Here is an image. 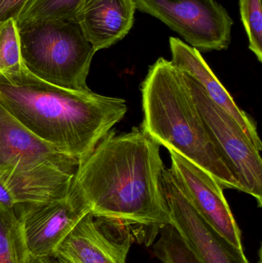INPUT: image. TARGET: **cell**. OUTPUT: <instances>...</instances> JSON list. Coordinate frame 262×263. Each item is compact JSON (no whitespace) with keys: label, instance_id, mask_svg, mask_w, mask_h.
I'll return each instance as SVG.
<instances>
[{"label":"cell","instance_id":"ffe728a7","mask_svg":"<svg viewBox=\"0 0 262 263\" xmlns=\"http://www.w3.org/2000/svg\"><path fill=\"white\" fill-rule=\"evenodd\" d=\"M27 263H58L54 257L40 258L29 255Z\"/></svg>","mask_w":262,"mask_h":263},{"label":"cell","instance_id":"277c9868","mask_svg":"<svg viewBox=\"0 0 262 263\" xmlns=\"http://www.w3.org/2000/svg\"><path fill=\"white\" fill-rule=\"evenodd\" d=\"M18 29L22 60L31 73L58 87L90 90L87 77L96 52L77 23L40 21Z\"/></svg>","mask_w":262,"mask_h":263},{"label":"cell","instance_id":"ac0fdd59","mask_svg":"<svg viewBox=\"0 0 262 263\" xmlns=\"http://www.w3.org/2000/svg\"><path fill=\"white\" fill-rule=\"evenodd\" d=\"M261 0H239L241 23L247 34L249 49L262 62Z\"/></svg>","mask_w":262,"mask_h":263},{"label":"cell","instance_id":"2e32d148","mask_svg":"<svg viewBox=\"0 0 262 263\" xmlns=\"http://www.w3.org/2000/svg\"><path fill=\"white\" fill-rule=\"evenodd\" d=\"M152 252L163 263H203L172 223L162 229Z\"/></svg>","mask_w":262,"mask_h":263},{"label":"cell","instance_id":"30bf717a","mask_svg":"<svg viewBox=\"0 0 262 263\" xmlns=\"http://www.w3.org/2000/svg\"><path fill=\"white\" fill-rule=\"evenodd\" d=\"M169 168L180 189L205 220L223 237L243 248L241 231L225 197L224 188L206 173L175 152L169 150Z\"/></svg>","mask_w":262,"mask_h":263},{"label":"cell","instance_id":"6da1fadb","mask_svg":"<svg viewBox=\"0 0 262 263\" xmlns=\"http://www.w3.org/2000/svg\"><path fill=\"white\" fill-rule=\"evenodd\" d=\"M160 147L141 127L112 129L78 164L72 184L94 216L118 221L147 247L171 223Z\"/></svg>","mask_w":262,"mask_h":263},{"label":"cell","instance_id":"ba28073f","mask_svg":"<svg viewBox=\"0 0 262 263\" xmlns=\"http://www.w3.org/2000/svg\"><path fill=\"white\" fill-rule=\"evenodd\" d=\"M171 223L187 241L203 263H250L238 248L214 230L183 194L169 168L163 179Z\"/></svg>","mask_w":262,"mask_h":263},{"label":"cell","instance_id":"e0dca14e","mask_svg":"<svg viewBox=\"0 0 262 263\" xmlns=\"http://www.w3.org/2000/svg\"><path fill=\"white\" fill-rule=\"evenodd\" d=\"M25 67L16 22L9 20L0 23V76L15 75Z\"/></svg>","mask_w":262,"mask_h":263},{"label":"cell","instance_id":"8fae6325","mask_svg":"<svg viewBox=\"0 0 262 263\" xmlns=\"http://www.w3.org/2000/svg\"><path fill=\"white\" fill-rule=\"evenodd\" d=\"M78 162L26 129L0 105V168H34L59 165L75 168Z\"/></svg>","mask_w":262,"mask_h":263},{"label":"cell","instance_id":"3957f363","mask_svg":"<svg viewBox=\"0 0 262 263\" xmlns=\"http://www.w3.org/2000/svg\"><path fill=\"white\" fill-rule=\"evenodd\" d=\"M141 91V129L160 145L203 168L223 188L241 192L203 121L183 72L161 57L149 67Z\"/></svg>","mask_w":262,"mask_h":263},{"label":"cell","instance_id":"4fadbf2b","mask_svg":"<svg viewBox=\"0 0 262 263\" xmlns=\"http://www.w3.org/2000/svg\"><path fill=\"white\" fill-rule=\"evenodd\" d=\"M135 10L134 0H84L76 23L97 52L116 44L129 34Z\"/></svg>","mask_w":262,"mask_h":263},{"label":"cell","instance_id":"d6986e66","mask_svg":"<svg viewBox=\"0 0 262 263\" xmlns=\"http://www.w3.org/2000/svg\"><path fill=\"white\" fill-rule=\"evenodd\" d=\"M29 0H0V23L18 20Z\"/></svg>","mask_w":262,"mask_h":263},{"label":"cell","instance_id":"8992f818","mask_svg":"<svg viewBox=\"0 0 262 263\" xmlns=\"http://www.w3.org/2000/svg\"><path fill=\"white\" fill-rule=\"evenodd\" d=\"M181 72L208 130L230 165L241 185V192L253 196L261 208V152L249 140L238 123L208 97L195 79Z\"/></svg>","mask_w":262,"mask_h":263},{"label":"cell","instance_id":"5b68a950","mask_svg":"<svg viewBox=\"0 0 262 263\" xmlns=\"http://www.w3.org/2000/svg\"><path fill=\"white\" fill-rule=\"evenodd\" d=\"M136 9L163 22L199 52L226 50L234 21L215 0H134Z\"/></svg>","mask_w":262,"mask_h":263},{"label":"cell","instance_id":"7a4b0ae2","mask_svg":"<svg viewBox=\"0 0 262 263\" xmlns=\"http://www.w3.org/2000/svg\"><path fill=\"white\" fill-rule=\"evenodd\" d=\"M0 105L26 129L78 162L122 121L126 100L40 80L26 67L0 76Z\"/></svg>","mask_w":262,"mask_h":263},{"label":"cell","instance_id":"7c38bea8","mask_svg":"<svg viewBox=\"0 0 262 263\" xmlns=\"http://www.w3.org/2000/svg\"><path fill=\"white\" fill-rule=\"evenodd\" d=\"M169 46L172 64L195 79L208 97L238 123L249 140L261 152V141L255 122L250 116L238 107L232 96L212 72L201 52L176 37L169 39Z\"/></svg>","mask_w":262,"mask_h":263},{"label":"cell","instance_id":"52a82bcc","mask_svg":"<svg viewBox=\"0 0 262 263\" xmlns=\"http://www.w3.org/2000/svg\"><path fill=\"white\" fill-rule=\"evenodd\" d=\"M29 255L54 257L58 247L88 213L89 206L71 187L66 196L48 202L14 207Z\"/></svg>","mask_w":262,"mask_h":263},{"label":"cell","instance_id":"9a60e30c","mask_svg":"<svg viewBox=\"0 0 262 263\" xmlns=\"http://www.w3.org/2000/svg\"><path fill=\"white\" fill-rule=\"evenodd\" d=\"M28 257L15 210L0 203V263H27Z\"/></svg>","mask_w":262,"mask_h":263},{"label":"cell","instance_id":"5bb4252c","mask_svg":"<svg viewBox=\"0 0 262 263\" xmlns=\"http://www.w3.org/2000/svg\"><path fill=\"white\" fill-rule=\"evenodd\" d=\"M84 0H29L17 20V26L40 21L76 23Z\"/></svg>","mask_w":262,"mask_h":263},{"label":"cell","instance_id":"9c48e42d","mask_svg":"<svg viewBox=\"0 0 262 263\" xmlns=\"http://www.w3.org/2000/svg\"><path fill=\"white\" fill-rule=\"evenodd\" d=\"M133 243L127 227L115 219L88 213L60 245L58 263H126Z\"/></svg>","mask_w":262,"mask_h":263}]
</instances>
